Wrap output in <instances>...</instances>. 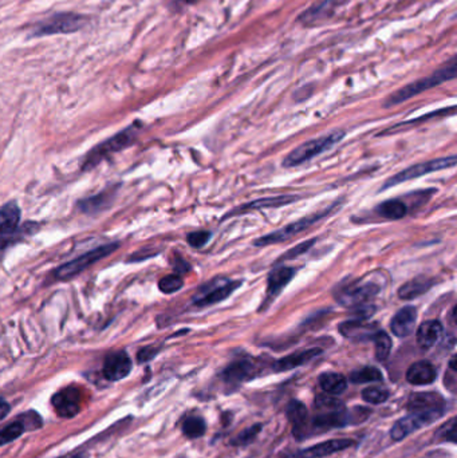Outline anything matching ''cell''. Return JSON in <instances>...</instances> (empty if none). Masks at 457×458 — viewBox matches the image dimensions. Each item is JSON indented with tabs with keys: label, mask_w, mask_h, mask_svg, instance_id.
Wrapping results in <instances>:
<instances>
[{
	"label": "cell",
	"mask_w": 457,
	"mask_h": 458,
	"mask_svg": "<svg viewBox=\"0 0 457 458\" xmlns=\"http://www.w3.org/2000/svg\"><path fill=\"white\" fill-rule=\"evenodd\" d=\"M339 331L345 338L351 341H367L374 336L378 329L376 325L366 323L364 319H357L342 323L339 326Z\"/></svg>",
	"instance_id": "obj_19"
},
{
	"label": "cell",
	"mask_w": 457,
	"mask_h": 458,
	"mask_svg": "<svg viewBox=\"0 0 457 458\" xmlns=\"http://www.w3.org/2000/svg\"><path fill=\"white\" fill-rule=\"evenodd\" d=\"M442 335V326L439 320H426L417 330V343L422 350L433 347Z\"/></svg>",
	"instance_id": "obj_23"
},
{
	"label": "cell",
	"mask_w": 457,
	"mask_h": 458,
	"mask_svg": "<svg viewBox=\"0 0 457 458\" xmlns=\"http://www.w3.org/2000/svg\"><path fill=\"white\" fill-rule=\"evenodd\" d=\"M456 420H451V422L445 426H442L441 432L440 433H444L442 434V439H445L447 441H451V442H455V439H456Z\"/></svg>",
	"instance_id": "obj_41"
},
{
	"label": "cell",
	"mask_w": 457,
	"mask_h": 458,
	"mask_svg": "<svg viewBox=\"0 0 457 458\" xmlns=\"http://www.w3.org/2000/svg\"><path fill=\"white\" fill-rule=\"evenodd\" d=\"M371 339L374 341V346H376V358L378 361H385L389 357L390 350H392L390 336L385 331L378 330Z\"/></svg>",
	"instance_id": "obj_32"
},
{
	"label": "cell",
	"mask_w": 457,
	"mask_h": 458,
	"mask_svg": "<svg viewBox=\"0 0 457 458\" xmlns=\"http://www.w3.org/2000/svg\"><path fill=\"white\" fill-rule=\"evenodd\" d=\"M342 138H344V131H335L329 136H323V137L311 140L309 142H305L303 145L294 149L293 152L284 158L283 165L287 166V167L300 165L311 158H314L315 156L326 152L330 147H334Z\"/></svg>",
	"instance_id": "obj_5"
},
{
	"label": "cell",
	"mask_w": 457,
	"mask_h": 458,
	"mask_svg": "<svg viewBox=\"0 0 457 458\" xmlns=\"http://www.w3.org/2000/svg\"><path fill=\"white\" fill-rule=\"evenodd\" d=\"M364 401L371 404L384 403L389 398V391L384 387H366L362 391Z\"/></svg>",
	"instance_id": "obj_34"
},
{
	"label": "cell",
	"mask_w": 457,
	"mask_h": 458,
	"mask_svg": "<svg viewBox=\"0 0 457 458\" xmlns=\"http://www.w3.org/2000/svg\"><path fill=\"white\" fill-rule=\"evenodd\" d=\"M442 416V410L426 411V413H412L408 417H403L396 422L390 430V436L394 441H401L406 439L409 434L415 433L421 427L431 425L432 422L438 421Z\"/></svg>",
	"instance_id": "obj_7"
},
{
	"label": "cell",
	"mask_w": 457,
	"mask_h": 458,
	"mask_svg": "<svg viewBox=\"0 0 457 458\" xmlns=\"http://www.w3.org/2000/svg\"><path fill=\"white\" fill-rule=\"evenodd\" d=\"M316 407L321 411H339L345 410V404L332 395H318L315 401Z\"/></svg>",
	"instance_id": "obj_36"
},
{
	"label": "cell",
	"mask_w": 457,
	"mask_h": 458,
	"mask_svg": "<svg viewBox=\"0 0 457 458\" xmlns=\"http://www.w3.org/2000/svg\"><path fill=\"white\" fill-rule=\"evenodd\" d=\"M260 432H262V425L260 423L254 425V426H250L248 429L240 432L231 443L234 446H246V445H250V443H252L255 441L257 434Z\"/></svg>",
	"instance_id": "obj_35"
},
{
	"label": "cell",
	"mask_w": 457,
	"mask_h": 458,
	"mask_svg": "<svg viewBox=\"0 0 457 458\" xmlns=\"http://www.w3.org/2000/svg\"><path fill=\"white\" fill-rule=\"evenodd\" d=\"M319 354H321L319 348H310V350H305L300 352H295V354H291V355L275 362L274 370L280 373V371L293 370L295 367L303 366L307 362H310L311 359L318 357Z\"/></svg>",
	"instance_id": "obj_24"
},
{
	"label": "cell",
	"mask_w": 457,
	"mask_h": 458,
	"mask_svg": "<svg viewBox=\"0 0 457 458\" xmlns=\"http://www.w3.org/2000/svg\"><path fill=\"white\" fill-rule=\"evenodd\" d=\"M19 420L23 423V426H24L26 430L39 429V427L42 426V423H43V422H42V418H40V416H39L38 413H35V411H27V413L22 414V416L19 417Z\"/></svg>",
	"instance_id": "obj_38"
},
{
	"label": "cell",
	"mask_w": 457,
	"mask_h": 458,
	"mask_svg": "<svg viewBox=\"0 0 457 458\" xmlns=\"http://www.w3.org/2000/svg\"><path fill=\"white\" fill-rule=\"evenodd\" d=\"M131 371V361L125 351H117L106 357L104 362V377L111 382L127 378Z\"/></svg>",
	"instance_id": "obj_13"
},
{
	"label": "cell",
	"mask_w": 457,
	"mask_h": 458,
	"mask_svg": "<svg viewBox=\"0 0 457 458\" xmlns=\"http://www.w3.org/2000/svg\"><path fill=\"white\" fill-rule=\"evenodd\" d=\"M380 291V287L374 283L353 284L342 288L337 293V300L345 307H364Z\"/></svg>",
	"instance_id": "obj_9"
},
{
	"label": "cell",
	"mask_w": 457,
	"mask_h": 458,
	"mask_svg": "<svg viewBox=\"0 0 457 458\" xmlns=\"http://www.w3.org/2000/svg\"><path fill=\"white\" fill-rule=\"evenodd\" d=\"M240 286H241V281H227L221 286L214 287L212 290L204 293L202 296L196 297L195 299V306L207 307V306H212L215 303H219L221 300L227 299L234 291H236Z\"/></svg>",
	"instance_id": "obj_21"
},
{
	"label": "cell",
	"mask_w": 457,
	"mask_h": 458,
	"mask_svg": "<svg viewBox=\"0 0 457 458\" xmlns=\"http://www.w3.org/2000/svg\"><path fill=\"white\" fill-rule=\"evenodd\" d=\"M209 238H211V234L208 231H198V232L189 234L186 240H188L189 245H192L193 248H202L208 243Z\"/></svg>",
	"instance_id": "obj_40"
},
{
	"label": "cell",
	"mask_w": 457,
	"mask_h": 458,
	"mask_svg": "<svg viewBox=\"0 0 457 458\" xmlns=\"http://www.w3.org/2000/svg\"><path fill=\"white\" fill-rule=\"evenodd\" d=\"M114 197H115V189H106L95 196L81 200L78 202V208L81 212L86 215H97L108 209Z\"/></svg>",
	"instance_id": "obj_20"
},
{
	"label": "cell",
	"mask_w": 457,
	"mask_h": 458,
	"mask_svg": "<svg viewBox=\"0 0 457 458\" xmlns=\"http://www.w3.org/2000/svg\"><path fill=\"white\" fill-rule=\"evenodd\" d=\"M296 199L294 196H279V197H266V199H260L254 202H248L243 206H240L236 212L231 213H240V212H247V211H254V209H262V208H278V206H283L287 204H291L295 202Z\"/></svg>",
	"instance_id": "obj_28"
},
{
	"label": "cell",
	"mask_w": 457,
	"mask_h": 458,
	"mask_svg": "<svg viewBox=\"0 0 457 458\" xmlns=\"http://www.w3.org/2000/svg\"><path fill=\"white\" fill-rule=\"evenodd\" d=\"M157 352H159L157 348H143V350H140V352H138V361H140V362H147V361H150Z\"/></svg>",
	"instance_id": "obj_42"
},
{
	"label": "cell",
	"mask_w": 457,
	"mask_h": 458,
	"mask_svg": "<svg viewBox=\"0 0 457 458\" xmlns=\"http://www.w3.org/2000/svg\"><path fill=\"white\" fill-rule=\"evenodd\" d=\"M417 320V311L415 307H403V310L397 312L390 322V329L393 334L399 338L409 336L416 326Z\"/></svg>",
	"instance_id": "obj_17"
},
{
	"label": "cell",
	"mask_w": 457,
	"mask_h": 458,
	"mask_svg": "<svg viewBox=\"0 0 457 458\" xmlns=\"http://www.w3.org/2000/svg\"><path fill=\"white\" fill-rule=\"evenodd\" d=\"M435 281L428 277H419L415 280L408 281L399 290V296L403 300H412L415 297H419L422 293L429 291L433 287Z\"/></svg>",
	"instance_id": "obj_26"
},
{
	"label": "cell",
	"mask_w": 457,
	"mask_h": 458,
	"mask_svg": "<svg viewBox=\"0 0 457 458\" xmlns=\"http://www.w3.org/2000/svg\"><path fill=\"white\" fill-rule=\"evenodd\" d=\"M319 385L325 393L339 395L348 389V379L338 373H325L319 377Z\"/></svg>",
	"instance_id": "obj_27"
},
{
	"label": "cell",
	"mask_w": 457,
	"mask_h": 458,
	"mask_svg": "<svg viewBox=\"0 0 457 458\" xmlns=\"http://www.w3.org/2000/svg\"><path fill=\"white\" fill-rule=\"evenodd\" d=\"M7 247V244H4V243H1L0 241V257H1V255H3V251H4V248Z\"/></svg>",
	"instance_id": "obj_45"
},
{
	"label": "cell",
	"mask_w": 457,
	"mask_h": 458,
	"mask_svg": "<svg viewBox=\"0 0 457 458\" xmlns=\"http://www.w3.org/2000/svg\"><path fill=\"white\" fill-rule=\"evenodd\" d=\"M383 373L377 367H364L361 370L353 371L350 375V381L353 384H370V382H381Z\"/></svg>",
	"instance_id": "obj_30"
},
{
	"label": "cell",
	"mask_w": 457,
	"mask_h": 458,
	"mask_svg": "<svg viewBox=\"0 0 457 458\" xmlns=\"http://www.w3.org/2000/svg\"><path fill=\"white\" fill-rule=\"evenodd\" d=\"M345 3H346V0H323V1L312 6L306 13H303L300 15V22H303L305 24H314V23H318L322 20H326L330 17H332L335 10Z\"/></svg>",
	"instance_id": "obj_16"
},
{
	"label": "cell",
	"mask_w": 457,
	"mask_h": 458,
	"mask_svg": "<svg viewBox=\"0 0 457 458\" xmlns=\"http://www.w3.org/2000/svg\"><path fill=\"white\" fill-rule=\"evenodd\" d=\"M314 244H315V238H311L309 241L300 243L298 247H295L293 250H290L287 254H284L283 256L280 257V259H279V263L283 261V260H290V259H295L296 256H300V255L306 254Z\"/></svg>",
	"instance_id": "obj_39"
},
{
	"label": "cell",
	"mask_w": 457,
	"mask_h": 458,
	"mask_svg": "<svg viewBox=\"0 0 457 458\" xmlns=\"http://www.w3.org/2000/svg\"><path fill=\"white\" fill-rule=\"evenodd\" d=\"M10 410H11L10 404L6 402V401H3V400H0V421L7 417V414L10 413Z\"/></svg>",
	"instance_id": "obj_43"
},
{
	"label": "cell",
	"mask_w": 457,
	"mask_h": 458,
	"mask_svg": "<svg viewBox=\"0 0 457 458\" xmlns=\"http://www.w3.org/2000/svg\"><path fill=\"white\" fill-rule=\"evenodd\" d=\"M444 398L436 393H416L409 397L408 410L410 413H426L442 410Z\"/></svg>",
	"instance_id": "obj_15"
},
{
	"label": "cell",
	"mask_w": 457,
	"mask_h": 458,
	"mask_svg": "<svg viewBox=\"0 0 457 458\" xmlns=\"http://www.w3.org/2000/svg\"><path fill=\"white\" fill-rule=\"evenodd\" d=\"M457 74V63L456 59L452 58L451 62H448L444 67H441L438 72L426 76V78H422V79H419L413 83H409L408 86H405L403 89H400L399 92H394L393 95L389 97V99L386 101L385 106L389 108V106H394V105H399L401 102H405L408 101L409 98L415 97V95H419L420 92H426L432 88H436L439 86L441 83L444 82H448L451 79H454L456 76Z\"/></svg>",
	"instance_id": "obj_1"
},
{
	"label": "cell",
	"mask_w": 457,
	"mask_h": 458,
	"mask_svg": "<svg viewBox=\"0 0 457 458\" xmlns=\"http://www.w3.org/2000/svg\"><path fill=\"white\" fill-rule=\"evenodd\" d=\"M207 423L202 417H188L183 423V433L185 437L195 440L205 434Z\"/></svg>",
	"instance_id": "obj_31"
},
{
	"label": "cell",
	"mask_w": 457,
	"mask_h": 458,
	"mask_svg": "<svg viewBox=\"0 0 457 458\" xmlns=\"http://www.w3.org/2000/svg\"><path fill=\"white\" fill-rule=\"evenodd\" d=\"M456 156H451V157L438 158V160H432V161H426V163H422V164L410 166V167L405 169L403 172L397 173L392 179H389L385 183L383 189H387L390 186H394V185H399V183H405V181H409V180H413V179H419L421 176H425V174L432 173V172H439L442 169L454 167L456 165Z\"/></svg>",
	"instance_id": "obj_6"
},
{
	"label": "cell",
	"mask_w": 457,
	"mask_h": 458,
	"mask_svg": "<svg viewBox=\"0 0 457 458\" xmlns=\"http://www.w3.org/2000/svg\"><path fill=\"white\" fill-rule=\"evenodd\" d=\"M88 19L75 13H59L35 26L33 34L35 37H49L58 34H72L85 27Z\"/></svg>",
	"instance_id": "obj_4"
},
{
	"label": "cell",
	"mask_w": 457,
	"mask_h": 458,
	"mask_svg": "<svg viewBox=\"0 0 457 458\" xmlns=\"http://www.w3.org/2000/svg\"><path fill=\"white\" fill-rule=\"evenodd\" d=\"M438 378V371L431 362L420 361L413 363L406 371V381L415 386L431 385Z\"/></svg>",
	"instance_id": "obj_18"
},
{
	"label": "cell",
	"mask_w": 457,
	"mask_h": 458,
	"mask_svg": "<svg viewBox=\"0 0 457 458\" xmlns=\"http://www.w3.org/2000/svg\"><path fill=\"white\" fill-rule=\"evenodd\" d=\"M118 245H120L118 243L105 244V245L97 247L92 251L74 259L66 264H62L59 268L55 270V277L58 280H70L75 276L81 275L85 270L92 267L93 264H95L97 261L109 256L110 254H113L118 248Z\"/></svg>",
	"instance_id": "obj_3"
},
{
	"label": "cell",
	"mask_w": 457,
	"mask_h": 458,
	"mask_svg": "<svg viewBox=\"0 0 457 458\" xmlns=\"http://www.w3.org/2000/svg\"><path fill=\"white\" fill-rule=\"evenodd\" d=\"M256 374V367L250 361H239L227 367L223 373L224 381L230 384H240L254 378Z\"/></svg>",
	"instance_id": "obj_22"
},
{
	"label": "cell",
	"mask_w": 457,
	"mask_h": 458,
	"mask_svg": "<svg viewBox=\"0 0 457 458\" xmlns=\"http://www.w3.org/2000/svg\"><path fill=\"white\" fill-rule=\"evenodd\" d=\"M378 215H381L385 219L390 220H400L408 213V208L403 202L400 200H389L383 202L377 208Z\"/></svg>",
	"instance_id": "obj_29"
},
{
	"label": "cell",
	"mask_w": 457,
	"mask_h": 458,
	"mask_svg": "<svg viewBox=\"0 0 457 458\" xmlns=\"http://www.w3.org/2000/svg\"><path fill=\"white\" fill-rule=\"evenodd\" d=\"M51 403L54 406L55 413L61 418H73L81 411L82 394L77 387L70 386L54 394Z\"/></svg>",
	"instance_id": "obj_10"
},
{
	"label": "cell",
	"mask_w": 457,
	"mask_h": 458,
	"mask_svg": "<svg viewBox=\"0 0 457 458\" xmlns=\"http://www.w3.org/2000/svg\"><path fill=\"white\" fill-rule=\"evenodd\" d=\"M353 445V441L341 439V440H330L321 442L318 445L310 446L307 449L300 450L295 455V458H323L338 453L341 450L348 449Z\"/></svg>",
	"instance_id": "obj_14"
},
{
	"label": "cell",
	"mask_w": 457,
	"mask_h": 458,
	"mask_svg": "<svg viewBox=\"0 0 457 458\" xmlns=\"http://www.w3.org/2000/svg\"><path fill=\"white\" fill-rule=\"evenodd\" d=\"M24 432H26V429L20 420L7 425L4 429L0 430V446L17 440Z\"/></svg>",
	"instance_id": "obj_33"
},
{
	"label": "cell",
	"mask_w": 457,
	"mask_h": 458,
	"mask_svg": "<svg viewBox=\"0 0 457 458\" xmlns=\"http://www.w3.org/2000/svg\"><path fill=\"white\" fill-rule=\"evenodd\" d=\"M329 213V211H325V212H321V213H315V215H311V216H307V218H303L300 220L295 221V222H291L289 225H286L284 228L276 231V232H273V234H268L263 238H257L255 241V245L257 247H264V245H270V244H275V243H282L287 238H293L295 235L303 232L305 229H307L311 225H314L316 221L326 218V215Z\"/></svg>",
	"instance_id": "obj_8"
},
{
	"label": "cell",
	"mask_w": 457,
	"mask_h": 458,
	"mask_svg": "<svg viewBox=\"0 0 457 458\" xmlns=\"http://www.w3.org/2000/svg\"><path fill=\"white\" fill-rule=\"evenodd\" d=\"M138 128H140V124L136 122L131 126L124 129L122 131L113 136L110 140L105 141L99 147H94L92 152L86 156V160L83 163V170H90L111 153H117V152L124 150L125 147H130L137 137Z\"/></svg>",
	"instance_id": "obj_2"
},
{
	"label": "cell",
	"mask_w": 457,
	"mask_h": 458,
	"mask_svg": "<svg viewBox=\"0 0 457 458\" xmlns=\"http://www.w3.org/2000/svg\"><path fill=\"white\" fill-rule=\"evenodd\" d=\"M59 458H85V455H82V453H73V455H67V456H63V457Z\"/></svg>",
	"instance_id": "obj_44"
},
{
	"label": "cell",
	"mask_w": 457,
	"mask_h": 458,
	"mask_svg": "<svg viewBox=\"0 0 457 458\" xmlns=\"http://www.w3.org/2000/svg\"><path fill=\"white\" fill-rule=\"evenodd\" d=\"M295 270L290 267H280L274 270L268 276V286L267 293L270 296H278L282 290L293 280Z\"/></svg>",
	"instance_id": "obj_25"
},
{
	"label": "cell",
	"mask_w": 457,
	"mask_h": 458,
	"mask_svg": "<svg viewBox=\"0 0 457 458\" xmlns=\"http://www.w3.org/2000/svg\"><path fill=\"white\" fill-rule=\"evenodd\" d=\"M183 279L179 275H168L163 277L159 283L160 291L164 293H177L183 288Z\"/></svg>",
	"instance_id": "obj_37"
},
{
	"label": "cell",
	"mask_w": 457,
	"mask_h": 458,
	"mask_svg": "<svg viewBox=\"0 0 457 458\" xmlns=\"http://www.w3.org/2000/svg\"><path fill=\"white\" fill-rule=\"evenodd\" d=\"M286 416L289 421L293 425L294 436L298 440H303L310 436V421H309V411L305 403L293 400L286 407Z\"/></svg>",
	"instance_id": "obj_12"
},
{
	"label": "cell",
	"mask_w": 457,
	"mask_h": 458,
	"mask_svg": "<svg viewBox=\"0 0 457 458\" xmlns=\"http://www.w3.org/2000/svg\"><path fill=\"white\" fill-rule=\"evenodd\" d=\"M20 208L15 202H7L0 208V241L10 244L18 234Z\"/></svg>",
	"instance_id": "obj_11"
}]
</instances>
